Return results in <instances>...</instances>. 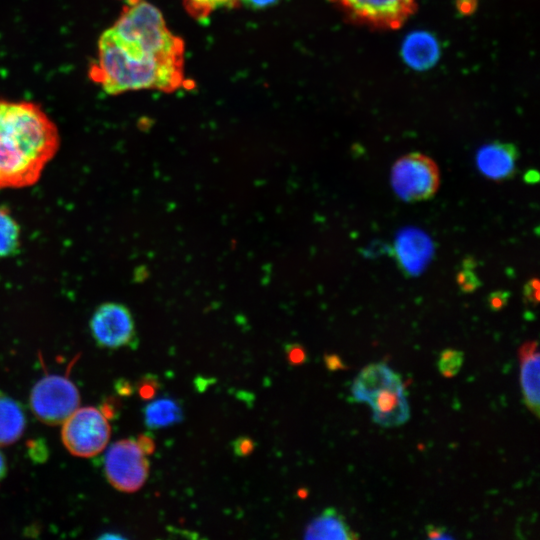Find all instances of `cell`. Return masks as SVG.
I'll use <instances>...</instances> for the list:
<instances>
[{"mask_svg": "<svg viewBox=\"0 0 540 540\" xmlns=\"http://www.w3.org/2000/svg\"><path fill=\"white\" fill-rule=\"evenodd\" d=\"M185 44L161 11L144 0L128 1L99 37L89 76L109 95L143 89L172 93L185 85Z\"/></svg>", "mask_w": 540, "mask_h": 540, "instance_id": "1", "label": "cell"}, {"mask_svg": "<svg viewBox=\"0 0 540 540\" xmlns=\"http://www.w3.org/2000/svg\"><path fill=\"white\" fill-rule=\"evenodd\" d=\"M60 142L57 125L39 104L0 97V189L35 185Z\"/></svg>", "mask_w": 540, "mask_h": 540, "instance_id": "2", "label": "cell"}, {"mask_svg": "<svg viewBox=\"0 0 540 540\" xmlns=\"http://www.w3.org/2000/svg\"><path fill=\"white\" fill-rule=\"evenodd\" d=\"M391 186L403 201L417 202L432 198L440 186L438 165L419 152L403 155L391 169Z\"/></svg>", "mask_w": 540, "mask_h": 540, "instance_id": "3", "label": "cell"}, {"mask_svg": "<svg viewBox=\"0 0 540 540\" xmlns=\"http://www.w3.org/2000/svg\"><path fill=\"white\" fill-rule=\"evenodd\" d=\"M110 434L106 415L95 407H78L62 423V442L71 454L78 457H92L102 452Z\"/></svg>", "mask_w": 540, "mask_h": 540, "instance_id": "4", "label": "cell"}, {"mask_svg": "<svg viewBox=\"0 0 540 540\" xmlns=\"http://www.w3.org/2000/svg\"><path fill=\"white\" fill-rule=\"evenodd\" d=\"M104 472L115 489L126 493L138 491L149 474L148 454L138 438L113 443L104 457Z\"/></svg>", "mask_w": 540, "mask_h": 540, "instance_id": "5", "label": "cell"}, {"mask_svg": "<svg viewBox=\"0 0 540 540\" xmlns=\"http://www.w3.org/2000/svg\"><path fill=\"white\" fill-rule=\"evenodd\" d=\"M80 404L77 387L67 377L47 375L40 379L30 393L34 415L49 425L62 424Z\"/></svg>", "mask_w": 540, "mask_h": 540, "instance_id": "6", "label": "cell"}, {"mask_svg": "<svg viewBox=\"0 0 540 540\" xmlns=\"http://www.w3.org/2000/svg\"><path fill=\"white\" fill-rule=\"evenodd\" d=\"M350 20L366 26L399 29L415 12L417 0H328Z\"/></svg>", "mask_w": 540, "mask_h": 540, "instance_id": "7", "label": "cell"}, {"mask_svg": "<svg viewBox=\"0 0 540 540\" xmlns=\"http://www.w3.org/2000/svg\"><path fill=\"white\" fill-rule=\"evenodd\" d=\"M90 328L93 338L101 347L117 349L136 341L133 316L120 303L101 304L91 317Z\"/></svg>", "mask_w": 540, "mask_h": 540, "instance_id": "8", "label": "cell"}, {"mask_svg": "<svg viewBox=\"0 0 540 540\" xmlns=\"http://www.w3.org/2000/svg\"><path fill=\"white\" fill-rule=\"evenodd\" d=\"M372 408L373 421L382 427H396L410 418V408L401 378L383 386L366 401Z\"/></svg>", "mask_w": 540, "mask_h": 540, "instance_id": "9", "label": "cell"}, {"mask_svg": "<svg viewBox=\"0 0 540 540\" xmlns=\"http://www.w3.org/2000/svg\"><path fill=\"white\" fill-rule=\"evenodd\" d=\"M518 158L519 152L515 145L495 141L477 151L476 165L486 178L504 181L515 175Z\"/></svg>", "mask_w": 540, "mask_h": 540, "instance_id": "10", "label": "cell"}, {"mask_svg": "<svg viewBox=\"0 0 540 540\" xmlns=\"http://www.w3.org/2000/svg\"><path fill=\"white\" fill-rule=\"evenodd\" d=\"M520 359V383L524 404L536 416L540 411V386L539 367L540 355L538 352V342H525L518 351Z\"/></svg>", "mask_w": 540, "mask_h": 540, "instance_id": "11", "label": "cell"}, {"mask_svg": "<svg viewBox=\"0 0 540 540\" xmlns=\"http://www.w3.org/2000/svg\"><path fill=\"white\" fill-rule=\"evenodd\" d=\"M439 45L433 35L425 31L409 34L402 44V57L413 69L425 70L432 67L439 57Z\"/></svg>", "mask_w": 540, "mask_h": 540, "instance_id": "12", "label": "cell"}, {"mask_svg": "<svg viewBox=\"0 0 540 540\" xmlns=\"http://www.w3.org/2000/svg\"><path fill=\"white\" fill-rule=\"evenodd\" d=\"M304 538L352 540L359 536L350 528L342 514L329 507L308 523L304 530Z\"/></svg>", "mask_w": 540, "mask_h": 540, "instance_id": "13", "label": "cell"}, {"mask_svg": "<svg viewBox=\"0 0 540 540\" xmlns=\"http://www.w3.org/2000/svg\"><path fill=\"white\" fill-rule=\"evenodd\" d=\"M401 378L385 363H372L364 367L355 378L351 393L355 401L365 402L375 391Z\"/></svg>", "mask_w": 540, "mask_h": 540, "instance_id": "14", "label": "cell"}, {"mask_svg": "<svg viewBox=\"0 0 540 540\" xmlns=\"http://www.w3.org/2000/svg\"><path fill=\"white\" fill-rule=\"evenodd\" d=\"M23 410L8 396L0 394V446L16 442L24 432Z\"/></svg>", "mask_w": 540, "mask_h": 540, "instance_id": "15", "label": "cell"}, {"mask_svg": "<svg viewBox=\"0 0 540 540\" xmlns=\"http://www.w3.org/2000/svg\"><path fill=\"white\" fill-rule=\"evenodd\" d=\"M144 422L150 429L165 428L183 419L182 405L176 399L163 397L147 404L143 411Z\"/></svg>", "mask_w": 540, "mask_h": 540, "instance_id": "16", "label": "cell"}, {"mask_svg": "<svg viewBox=\"0 0 540 540\" xmlns=\"http://www.w3.org/2000/svg\"><path fill=\"white\" fill-rule=\"evenodd\" d=\"M396 252L406 271L418 272L426 262L427 239L424 236L414 235L411 231L398 239Z\"/></svg>", "mask_w": 540, "mask_h": 540, "instance_id": "17", "label": "cell"}, {"mask_svg": "<svg viewBox=\"0 0 540 540\" xmlns=\"http://www.w3.org/2000/svg\"><path fill=\"white\" fill-rule=\"evenodd\" d=\"M20 245V227L6 207H0V258L11 255Z\"/></svg>", "mask_w": 540, "mask_h": 540, "instance_id": "18", "label": "cell"}, {"mask_svg": "<svg viewBox=\"0 0 540 540\" xmlns=\"http://www.w3.org/2000/svg\"><path fill=\"white\" fill-rule=\"evenodd\" d=\"M186 12L196 20L207 19L220 8H236L242 0H182Z\"/></svg>", "mask_w": 540, "mask_h": 540, "instance_id": "19", "label": "cell"}, {"mask_svg": "<svg viewBox=\"0 0 540 540\" xmlns=\"http://www.w3.org/2000/svg\"><path fill=\"white\" fill-rule=\"evenodd\" d=\"M464 361V353L455 349H445L440 353L438 369L446 377H454L461 369Z\"/></svg>", "mask_w": 540, "mask_h": 540, "instance_id": "20", "label": "cell"}, {"mask_svg": "<svg viewBox=\"0 0 540 540\" xmlns=\"http://www.w3.org/2000/svg\"><path fill=\"white\" fill-rule=\"evenodd\" d=\"M457 283L464 292H472L480 285L477 276L468 268L458 273Z\"/></svg>", "mask_w": 540, "mask_h": 540, "instance_id": "21", "label": "cell"}, {"mask_svg": "<svg viewBox=\"0 0 540 540\" xmlns=\"http://www.w3.org/2000/svg\"><path fill=\"white\" fill-rule=\"evenodd\" d=\"M508 299L509 293L507 291H494L489 294L487 302L491 310L499 311L507 305Z\"/></svg>", "mask_w": 540, "mask_h": 540, "instance_id": "22", "label": "cell"}, {"mask_svg": "<svg viewBox=\"0 0 540 540\" xmlns=\"http://www.w3.org/2000/svg\"><path fill=\"white\" fill-rule=\"evenodd\" d=\"M233 451L237 456H247L254 450V442L249 437H239L233 443Z\"/></svg>", "mask_w": 540, "mask_h": 540, "instance_id": "23", "label": "cell"}, {"mask_svg": "<svg viewBox=\"0 0 540 540\" xmlns=\"http://www.w3.org/2000/svg\"><path fill=\"white\" fill-rule=\"evenodd\" d=\"M524 298L532 305L539 302V281L537 278L529 280L524 286Z\"/></svg>", "mask_w": 540, "mask_h": 540, "instance_id": "24", "label": "cell"}, {"mask_svg": "<svg viewBox=\"0 0 540 540\" xmlns=\"http://www.w3.org/2000/svg\"><path fill=\"white\" fill-rule=\"evenodd\" d=\"M158 387L157 379L149 375L142 381L140 394L146 399L152 398L156 394Z\"/></svg>", "mask_w": 540, "mask_h": 540, "instance_id": "25", "label": "cell"}, {"mask_svg": "<svg viewBox=\"0 0 540 540\" xmlns=\"http://www.w3.org/2000/svg\"><path fill=\"white\" fill-rule=\"evenodd\" d=\"M426 535L429 539H453L454 537L448 533L443 526L428 524L425 527Z\"/></svg>", "mask_w": 540, "mask_h": 540, "instance_id": "26", "label": "cell"}, {"mask_svg": "<svg viewBox=\"0 0 540 540\" xmlns=\"http://www.w3.org/2000/svg\"><path fill=\"white\" fill-rule=\"evenodd\" d=\"M287 355L292 364H302L307 359L305 350L299 345H292L288 348Z\"/></svg>", "mask_w": 540, "mask_h": 540, "instance_id": "27", "label": "cell"}, {"mask_svg": "<svg viewBox=\"0 0 540 540\" xmlns=\"http://www.w3.org/2000/svg\"><path fill=\"white\" fill-rule=\"evenodd\" d=\"M324 359L326 366L331 371L347 369V366L343 363L342 359L338 355H325Z\"/></svg>", "mask_w": 540, "mask_h": 540, "instance_id": "28", "label": "cell"}, {"mask_svg": "<svg viewBox=\"0 0 540 540\" xmlns=\"http://www.w3.org/2000/svg\"><path fill=\"white\" fill-rule=\"evenodd\" d=\"M276 1L277 0H242V2L250 4L252 7L255 8H263L276 3Z\"/></svg>", "mask_w": 540, "mask_h": 540, "instance_id": "29", "label": "cell"}, {"mask_svg": "<svg viewBox=\"0 0 540 540\" xmlns=\"http://www.w3.org/2000/svg\"><path fill=\"white\" fill-rule=\"evenodd\" d=\"M6 471V465L3 455L0 453V480L4 477Z\"/></svg>", "mask_w": 540, "mask_h": 540, "instance_id": "30", "label": "cell"}, {"mask_svg": "<svg viewBox=\"0 0 540 540\" xmlns=\"http://www.w3.org/2000/svg\"><path fill=\"white\" fill-rule=\"evenodd\" d=\"M527 173H528L529 175H531V174H535V175L538 174L536 171H533V172H532V171H528ZM536 177H538V175H536ZM526 181H529V182L534 181V180H533V176H530V178L527 179Z\"/></svg>", "mask_w": 540, "mask_h": 540, "instance_id": "31", "label": "cell"}, {"mask_svg": "<svg viewBox=\"0 0 540 540\" xmlns=\"http://www.w3.org/2000/svg\"><path fill=\"white\" fill-rule=\"evenodd\" d=\"M126 1L128 2V1H132V0H126Z\"/></svg>", "mask_w": 540, "mask_h": 540, "instance_id": "32", "label": "cell"}]
</instances>
